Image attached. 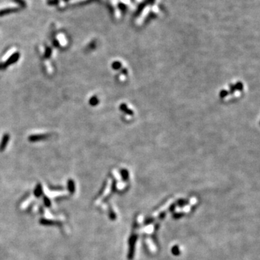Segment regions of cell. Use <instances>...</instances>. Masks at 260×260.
I'll list each match as a JSON object with an SVG mask.
<instances>
[{
	"instance_id": "5",
	"label": "cell",
	"mask_w": 260,
	"mask_h": 260,
	"mask_svg": "<svg viewBox=\"0 0 260 260\" xmlns=\"http://www.w3.org/2000/svg\"><path fill=\"white\" fill-rule=\"evenodd\" d=\"M67 186H68L69 191L72 194L75 192V185H74V182L72 179L69 180L68 182H67Z\"/></svg>"
},
{
	"instance_id": "2",
	"label": "cell",
	"mask_w": 260,
	"mask_h": 260,
	"mask_svg": "<svg viewBox=\"0 0 260 260\" xmlns=\"http://www.w3.org/2000/svg\"><path fill=\"white\" fill-rule=\"evenodd\" d=\"M20 56V54L19 52H15L13 54H12L11 56H10V57L8 58V59L7 60L6 62H4L5 67L8 68L9 66L13 65V64H15L19 60Z\"/></svg>"
},
{
	"instance_id": "3",
	"label": "cell",
	"mask_w": 260,
	"mask_h": 260,
	"mask_svg": "<svg viewBox=\"0 0 260 260\" xmlns=\"http://www.w3.org/2000/svg\"><path fill=\"white\" fill-rule=\"evenodd\" d=\"M9 140H10V135L8 133H6V134L3 135L1 142H0V152H3L6 149L7 146L8 145Z\"/></svg>"
},
{
	"instance_id": "7",
	"label": "cell",
	"mask_w": 260,
	"mask_h": 260,
	"mask_svg": "<svg viewBox=\"0 0 260 260\" xmlns=\"http://www.w3.org/2000/svg\"><path fill=\"white\" fill-rule=\"evenodd\" d=\"M98 100L95 96H92V97L90 98V101H89V103L92 106H96V105L98 104Z\"/></svg>"
},
{
	"instance_id": "11",
	"label": "cell",
	"mask_w": 260,
	"mask_h": 260,
	"mask_svg": "<svg viewBox=\"0 0 260 260\" xmlns=\"http://www.w3.org/2000/svg\"><path fill=\"white\" fill-rule=\"evenodd\" d=\"M44 202H45V204L46 206H50V201L49 200V199L47 198H44Z\"/></svg>"
},
{
	"instance_id": "6",
	"label": "cell",
	"mask_w": 260,
	"mask_h": 260,
	"mask_svg": "<svg viewBox=\"0 0 260 260\" xmlns=\"http://www.w3.org/2000/svg\"><path fill=\"white\" fill-rule=\"evenodd\" d=\"M34 194H35V196H36L37 197H38L39 196L42 195V186H41V184H38V185H37L36 188H35V189Z\"/></svg>"
},
{
	"instance_id": "8",
	"label": "cell",
	"mask_w": 260,
	"mask_h": 260,
	"mask_svg": "<svg viewBox=\"0 0 260 260\" xmlns=\"http://www.w3.org/2000/svg\"><path fill=\"white\" fill-rule=\"evenodd\" d=\"M51 54H52V51H51V48H49V47L46 48V51H45V54H44V56H45V58L49 59L50 56H51Z\"/></svg>"
},
{
	"instance_id": "4",
	"label": "cell",
	"mask_w": 260,
	"mask_h": 260,
	"mask_svg": "<svg viewBox=\"0 0 260 260\" xmlns=\"http://www.w3.org/2000/svg\"><path fill=\"white\" fill-rule=\"evenodd\" d=\"M17 10H18V9L17 8H6L4 9V10H1L0 11V16H3L5 15H8L9 13H11V12H16Z\"/></svg>"
},
{
	"instance_id": "1",
	"label": "cell",
	"mask_w": 260,
	"mask_h": 260,
	"mask_svg": "<svg viewBox=\"0 0 260 260\" xmlns=\"http://www.w3.org/2000/svg\"><path fill=\"white\" fill-rule=\"evenodd\" d=\"M50 138V135H32L28 137V141L31 142H36L47 140Z\"/></svg>"
},
{
	"instance_id": "10",
	"label": "cell",
	"mask_w": 260,
	"mask_h": 260,
	"mask_svg": "<svg viewBox=\"0 0 260 260\" xmlns=\"http://www.w3.org/2000/svg\"><path fill=\"white\" fill-rule=\"evenodd\" d=\"M7 67H5L4 62H2V63H0V70H4V69H6Z\"/></svg>"
},
{
	"instance_id": "12",
	"label": "cell",
	"mask_w": 260,
	"mask_h": 260,
	"mask_svg": "<svg viewBox=\"0 0 260 260\" xmlns=\"http://www.w3.org/2000/svg\"><path fill=\"white\" fill-rule=\"evenodd\" d=\"M54 46H55V47H59V43L57 40L54 41Z\"/></svg>"
},
{
	"instance_id": "9",
	"label": "cell",
	"mask_w": 260,
	"mask_h": 260,
	"mask_svg": "<svg viewBox=\"0 0 260 260\" xmlns=\"http://www.w3.org/2000/svg\"><path fill=\"white\" fill-rule=\"evenodd\" d=\"M15 1L16 2L18 3L19 5H22V6H25V5H26V2H25L23 0H15Z\"/></svg>"
}]
</instances>
